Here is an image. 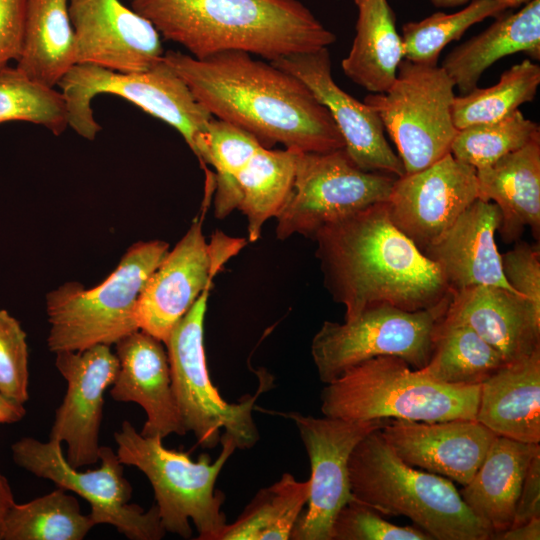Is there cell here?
I'll return each mask as SVG.
<instances>
[{"label": "cell", "instance_id": "1", "mask_svg": "<svg viewBox=\"0 0 540 540\" xmlns=\"http://www.w3.org/2000/svg\"><path fill=\"white\" fill-rule=\"evenodd\" d=\"M164 61L217 119L242 128L266 148L304 152L345 147L327 108L296 76L242 50L197 59L169 50Z\"/></svg>", "mask_w": 540, "mask_h": 540}, {"label": "cell", "instance_id": "32", "mask_svg": "<svg viewBox=\"0 0 540 540\" xmlns=\"http://www.w3.org/2000/svg\"><path fill=\"white\" fill-rule=\"evenodd\" d=\"M310 482L290 473L261 489L241 515L226 524L216 540H288L308 501Z\"/></svg>", "mask_w": 540, "mask_h": 540}, {"label": "cell", "instance_id": "30", "mask_svg": "<svg viewBox=\"0 0 540 540\" xmlns=\"http://www.w3.org/2000/svg\"><path fill=\"white\" fill-rule=\"evenodd\" d=\"M298 151L261 146L238 173L237 209L247 220L249 242L259 239L266 221L275 218L287 201L293 188Z\"/></svg>", "mask_w": 540, "mask_h": 540}, {"label": "cell", "instance_id": "16", "mask_svg": "<svg viewBox=\"0 0 540 540\" xmlns=\"http://www.w3.org/2000/svg\"><path fill=\"white\" fill-rule=\"evenodd\" d=\"M477 198L476 169L448 153L396 178L386 204L392 223L423 252Z\"/></svg>", "mask_w": 540, "mask_h": 540}, {"label": "cell", "instance_id": "6", "mask_svg": "<svg viewBox=\"0 0 540 540\" xmlns=\"http://www.w3.org/2000/svg\"><path fill=\"white\" fill-rule=\"evenodd\" d=\"M114 439L122 464L138 468L149 480L166 532L189 539L192 521L197 539L216 540L227 522L222 511L225 497L215 484L237 449L229 434L222 433V449L214 462L208 454L193 461L189 454L165 447L161 437L143 436L127 420L114 433Z\"/></svg>", "mask_w": 540, "mask_h": 540}, {"label": "cell", "instance_id": "11", "mask_svg": "<svg viewBox=\"0 0 540 540\" xmlns=\"http://www.w3.org/2000/svg\"><path fill=\"white\" fill-rule=\"evenodd\" d=\"M450 299L419 311L381 304L344 323L323 322L311 342L319 379L330 383L348 369L378 356H396L414 369L423 368L431 356L434 330Z\"/></svg>", "mask_w": 540, "mask_h": 540}, {"label": "cell", "instance_id": "40", "mask_svg": "<svg viewBox=\"0 0 540 540\" xmlns=\"http://www.w3.org/2000/svg\"><path fill=\"white\" fill-rule=\"evenodd\" d=\"M28 388L26 333L14 317L0 309V394L24 405L29 399Z\"/></svg>", "mask_w": 540, "mask_h": 540}, {"label": "cell", "instance_id": "5", "mask_svg": "<svg viewBox=\"0 0 540 540\" xmlns=\"http://www.w3.org/2000/svg\"><path fill=\"white\" fill-rule=\"evenodd\" d=\"M480 385L435 381L396 356L364 361L327 383L324 416L353 421L397 419L436 422L475 419Z\"/></svg>", "mask_w": 540, "mask_h": 540}, {"label": "cell", "instance_id": "8", "mask_svg": "<svg viewBox=\"0 0 540 540\" xmlns=\"http://www.w3.org/2000/svg\"><path fill=\"white\" fill-rule=\"evenodd\" d=\"M168 251L165 241H139L127 249L116 269L96 287L85 289L78 282H68L49 292V350L57 353L111 345L139 330L138 297Z\"/></svg>", "mask_w": 540, "mask_h": 540}, {"label": "cell", "instance_id": "3", "mask_svg": "<svg viewBox=\"0 0 540 540\" xmlns=\"http://www.w3.org/2000/svg\"><path fill=\"white\" fill-rule=\"evenodd\" d=\"M164 39L202 59L242 50L270 62L328 48L336 35L298 0H129Z\"/></svg>", "mask_w": 540, "mask_h": 540}, {"label": "cell", "instance_id": "38", "mask_svg": "<svg viewBox=\"0 0 540 540\" xmlns=\"http://www.w3.org/2000/svg\"><path fill=\"white\" fill-rule=\"evenodd\" d=\"M538 135L539 124L517 109L501 120L457 130L450 153L457 160L479 169L522 148Z\"/></svg>", "mask_w": 540, "mask_h": 540}, {"label": "cell", "instance_id": "23", "mask_svg": "<svg viewBox=\"0 0 540 540\" xmlns=\"http://www.w3.org/2000/svg\"><path fill=\"white\" fill-rule=\"evenodd\" d=\"M445 316L474 330L506 363L540 349V310L509 289L478 285L452 292Z\"/></svg>", "mask_w": 540, "mask_h": 540}, {"label": "cell", "instance_id": "9", "mask_svg": "<svg viewBox=\"0 0 540 540\" xmlns=\"http://www.w3.org/2000/svg\"><path fill=\"white\" fill-rule=\"evenodd\" d=\"M211 288L201 293L164 343L172 389L183 425L187 432L194 434L201 447H216L223 430L234 439L237 449H250L259 440L252 413L266 383L261 382L254 395L248 394L238 403H229L211 382L203 341L204 319Z\"/></svg>", "mask_w": 540, "mask_h": 540}, {"label": "cell", "instance_id": "46", "mask_svg": "<svg viewBox=\"0 0 540 540\" xmlns=\"http://www.w3.org/2000/svg\"><path fill=\"white\" fill-rule=\"evenodd\" d=\"M14 503L11 486L6 477L0 472V529L6 513Z\"/></svg>", "mask_w": 540, "mask_h": 540}, {"label": "cell", "instance_id": "22", "mask_svg": "<svg viewBox=\"0 0 540 540\" xmlns=\"http://www.w3.org/2000/svg\"><path fill=\"white\" fill-rule=\"evenodd\" d=\"M500 223L498 206L477 198L422 252L440 270L451 292L478 285L516 292L502 272L495 241Z\"/></svg>", "mask_w": 540, "mask_h": 540}, {"label": "cell", "instance_id": "28", "mask_svg": "<svg viewBox=\"0 0 540 540\" xmlns=\"http://www.w3.org/2000/svg\"><path fill=\"white\" fill-rule=\"evenodd\" d=\"M357 7L356 34L342 60L345 75L368 92H386L403 60L402 39L388 0H353Z\"/></svg>", "mask_w": 540, "mask_h": 540}, {"label": "cell", "instance_id": "21", "mask_svg": "<svg viewBox=\"0 0 540 540\" xmlns=\"http://www.w3.org/2000/svg\"><path fill=\"white\" fill-rule=\"evenodd\" d=\"M163 342L143 331H134L116 345L119 369L110 395L117 402H134L146 413L143 436L162 439L185 435L171 382L167 350Z\"/></svg>", "mask_w": 540, "mask_h": 540}, {"label": "cell", "instance_id": "37", "mask_svg": "<svg viewBox=\"0 0 540 540\" xmlns=\"http://www.w3.org/2000/svg\"><path fill=\"white\" fill-rule=\"evenodd\" d=\"M10 121L40 125L56 136L69 127L62 93L7 65L0 68V125Z\"/></svg>", "mask_w": 540, "mask_h": 540}, {"label": "cell", "instance_id": "31", "mask_svg": "<svg viewBox=\"0 0 540 540\" xmlns=\"http://www.w3.org/2000/svg\"><path fill=\"white\" fill-rule=\"evenodd\" d=\"M502 355L467 325L445 315L433 333L428 363L416 369L450 385H480L505 364Z\"/></svg>", "mask_w": 540, "mask_h": 540}, {"label": "cell", "instance_id": "7", "mask_svg": "<svg viewBox=\"0 0 540 540\" xmlns=\"http://www.w3.org/2000/svg\"><path fill=\"white\" fill-rule=\"evenodd\" d=\"M68 126L87 140H94L101 126L92 101L99 94L119 96L175 128L199 160L205 186L215 174L205 164L206 137L213 116L195 98L183 79L162 59L141 72H117L91 64H76L58 83Z\"/></svg>", "mask_w": 540, "mask_h": 540}, {"label": "cell", "instance_id": "14", "mask_svg": "<svg viewBox=\"0 0 540 540\" xmlns=\"http://www.w3.org/2000/svg\"><path fill=\"white\" fill-rule=\"evenodd\" d=\"M204 213L193 221L145 283L136 304L143 330L165 343L201 293L213 285L223 265L247 243L217 231L208 243L202 232Z\"/></svg>", "mask_w": 540, "mask_h": 540}, {"label": "cell", "instance_id": "15", "mask_svg": "<svg viewBox=\"0 0 540 540\" xmlns=\"http://www.w3.org/2000/svg\"><path fill=\"white\" fill-rule=\"evenodd\" d=\"M291 419L306 449L311 476L307 509L298 517L290 539L331 540L333 521L339 510L354 499L348 463L355 446L390 419L353 421L298 412Z\"/></svg>", "mask_w": 540, "mask_h": 540}, {"label": "cell", "instance_id": "35", "mask_svg": "<svg viewBox=\"0 0 540 540\" xmlns=\"http://www.w3.org/2000/svg\"><path fill=\"white\" fill-rule=\"evenodd\" d=\"M511 9L496 0H473L462 10L434 13L420 21L402 26L403 59L416 64L437 65L442 50L474 24L489 17H499Z\"/></svg>", "mask_w": 540, "mask_h": 540}, {"label": "cell", "instance_id": "2", "mask_svg": "<svg viewBox=\"0 0 540 540\" xmlns=\"http://www.w3.org/2000/svg\"><path fill=\"white\" fill-rule=\"evenodd\" d=\"M312 240L324 286L345 320L387 304L426 310L451 297L440 270L391 221L386 202L320 228Z\"/></svg>", "mask_w": 540, "mask_h": 540}, {"label": "cell", "instance_id": "39", "mask_svg": "<svg viewBox=\"0 0 540 540\" xmlns=\"http://www.w3.org/2000/svg\"><path fill=\"white\" fill-rule=\"evenodd\" d=\"M412 526H398L386 521L371 506L354 498L337 513L331 529V540H431Z\"/></svg>", "mask_w": 540, "mask_h": 540}, {"label": "cell", "instance_id": "34", "mask_svg": "<svg viewBox=\"0 0 540 540\" xmlns=\"http://www.w3.org/2000/svg\"><path fill=\"white\" fill-rule=\"evenodd\" d=\"M540 85V66L530 59L505 70L493 86L455 96L451 113L457 130L501 120L534 100Z\"/></svg>", "mask_w": 540, "mask_h": 540}, {"label": "cell", "instance_id": "33", "mask_svg": "<svg viewBox=\"0 0 540 540\" xmlns=\"http://www.w3.org/2000/svg\"><path fill=\"white\" fill-rule=\"evenodd\" d=\"M94 526L76 497L58 487L29 502H15L2 522L0 540H82Z\"/></svg>", "mask_w": 540, "mask_h": 540}, {"label": "cell", "instance_id": "20", "mask_svg": "<svg viewBox=\"0 0 540 540\" xmlns=\"http://www.w3.org/2000/svg\"><path fill=\"white\" fill-rule=\"evenodd\" d=\"M380 433L405 463L463 486L472 479L497 436L475 419H390Z\"/></svg>", "mask_w": 540, "mask_h": 540}, {"label": "cell", "instance_id": "18", "mask_svg": "<svg viewBox=\"0 0 540 540\" xmlns=\"http://www.w3.org/2000/svg\"><path fill=\"white\" fill-rule=\"evenodd\" d=\"M76 64L141 72L162 61L160 34L120 0H69Z\"/></svg>", "mask_w": 540, "mask_h": 540}, {"label": "cell", "instance_id": "36", "mask_svg": "<svg viewBox=\"0 0 540 540\" xmlns=\"http://www.w3.org/2000/svg\"><path fill=\"white\" fill-rule=\"evenodd\" d=\"M261 146L255 136L238 126L217 118L210 121L205 164L214 168L215 191L212 200L215 217L225 218L237 209L240 200L237 175Z\"/></svg>", "mask_w": 540, "mask_h": 540}, {"label": "cell", "instance_id": "13", "mask_svg": "<svg viewBox=\"0 0 540 540\" xmlns=\"http://www.w3.org/2000/svg\"><path fill=\"white\" fill-rule=\"evenodd\" d=\"M14 462L29 473L52 481L90 505L89 516L97 524H109L131 540H159L166 531L158 509L145 511L130 504L132 486L124 476L123 464L111 447L100 446L97 469L79 471L67 461L61 443L23 437L11 446Z\"/></svg>", "mask_w": 540, "mask_h": 540}, {"label": "cell", "instance_id": "19", "mask_svg": "<svg viewBox=\"0 0 540 540\" xmlns=\"http://www.w3.org/2000/svg\"><path fill=\"white\" fill-rule=\"evenodd\" d=\"M271 63L299 78L329 111L352 161L362 170L395 177L405 175L399 156L384 135L378 114L333 80L328 48L292 54Z\"/></svg>", "mask_w": 540, "mask_h": 540}, {"label": "cell", "instance_id": "43", "mask_svg": "<svg viewBox=\"0 0 540 540\" xmlns=\"http://www.w3.org/2000/svg\"><path fill=\"white\" fill-rule=\"evenodd\" d=\"M535 517H540V454L534 456L530 462L510 527L518 526Z\"/></svg>", "mask_w": 540, "mask_h": 540}, {"label": "cell", "instance_id": "24", "mask_svg": "<svg viewBox=\"0 0 540 540\" xmlns=\"http://www.w3.org/2000/svg\"><path fill=\"white\" fill-rule=\"evenodd\" d=\"M476 420L497 436L540 442V349L480 384Z\"/></svg>", "mask_w": 540, "mask_h": 540}, {"label": "cell", "instance_id": "45", "mask_svg": "<svg viewBox=\"0 0 540 540\" xmlns=\"http://www.w3.org/2000/svg\"><path fill=\"white\" fill-rule=\"evenodd\" d=\"M26 414L23 404L13 402L0 394V424H13Z\"/></svg>", "mask_w": 540, "mask_h": 540}, {"label": "cell", "instance_id": "12", "mask_svg": "<svg viewBox=\"0 0 540 540\" xmlns=\"http://www.w3.org/2000/svg\"><path fill=\"white\" fill-rule=\"evenodd\" d=\"M396 178L360 169L345 148L298 151L292 191L275 217L277 239H312L325 225L387 202Z\"/></svg>", "mask_w": 540, "mask_h": 540}, {"label": "cell", "instance_id": "17", "mask_svg": "<svg viewBox=\"0 0 540 540\" xmlns=\"http://www.w3.org/2000/svg\"><path fill=\"white\" fill-rule=\"evenodd\" d=\"M55 354L56 368L67 389L49 439L65 443L67 461L79 469L99 461L104 392L116 378L119 361L106 344Z\"/></svg>", "mask_w": 540, "mask_h": 540}, {"label": "cell", "instance_id": "29", "mask_svg": "<svg viewBox=\"0 0 540 540\" xmlns=\"http://www.w3.org/2000/svg\"><path fill=\"white\" fill-rule=\"evenodd\" d=\"M76 65L69 0H28L24 42L16 67L54 88Z\"/></svg>", "mask_w": 540, "mask_h": 540}, {"label": "cell", "instance_id": "10", "mask_svg": "<svg viewBox=\"0 0 540 540\" xmlns=\"http://www.w3.org/2000/svg\"><path fill=\"white\" fill-rule=\"evenodd\" d=\"M454 88L441 66L403 59L392 86L364 98L393 140L405 174L420 171L450 153L457 133L451 113Z\"/></svg>", "mask_w": 540, "mask_h": 540}, {"label": "cell", "instance_id": "26", "mask_svg": "<svg viewBox=\"0 0 540 540\" xmlns=\"http://www.w3.org/2000/svg\"><path fill=\"white\" fill-rule=\"evenodd\" d=\"M523 52L540 59V0L503 13L484 31L453 48L441 67L462 94L477 87L482 74L506 56Z\"/></svg>", "mask_w": 540, "mask_h": 540}, {"label": "cell", "instance_id": "27", "mask_svg": "<svg viewBox=\"0 0 540 540\" xmlns=\"http://www.w3.org/2000/svg\"><path fill=\"white\" fill-rule=\"evenodd\" d=\"M537 454L539 443L496 436L472 479L459 491L494 536L511 526L526 472Z\"/></svg>", "mask_w": 540, "mask_h": 540}, {"label": "cell", "instance_id": "44", "mask_svg": "<svg viewBox=\"0 0 540 540\" xmlns=\"http://www.w3.org/2000/svg\"><path fill=\"white\" fill-rule=\"evenodd\" d=\"M493 538L501 540H539L540 539V517H535L529 521L496 534Z\"/></svg>", "mask_w": 540, "mask_h": 540}, {"label": "cell", "instance_id": "4", "mask_svg": "<svg viewBox=\"0 0 540 540\" xmlns=\"http://www.w3.org/2000/svg\"><path fill=\"white\" fill-rule=\"evenodd\" d=\"M348 470L354 498L380 514L408 517L432 539L488 540L494 536L450 479L405 463L380 430L355 446Z\"/></svg>", "mask_w": 540, "mask_h": 540}, {"label": "cell", "instance_id": "42", "mask_svg": "<svg viewBox=\"0 0 540 540\" xmlns=\"http://www.w3.org/2000/svg\"><path fill=\"white\" fill-rule=\"evenodd\" d=\"M28 0H0V68L18 61L24 42Z\"/></svg>", "mask_w": 540, "mask_h": 540}, {"label": "cell", "instance_id": "41", "mask_svg": "<svg viewBox=\"0 0 540 540\" xmlns=\"http://www.w3.org/2000/svg\"><path fill=\"white\" fill-rule=\"evenodd\" d=\"M501 266L507 283L540 310V251L525 241L501 254Z\"/></svg>", "mask_w": 540, "mask_h": 540}, {"label": "cell", "instance_id": "25", "mask_svg": "<svg viewBox=\"0 0 540 540\" xmlns=\"http://www.w3.org/2000/svg\"><path fill=\"white\" fill-rule=\"evenodd\" d=\"M479 198L501 213L498 229L506 243L520 240L526 227L540 237V135L493 164L476 169Z\"/></svg>", "mask_w": 540, "mask_h": 540}, {"label": "cell", "instance_id": "47", "mask_svg": "<svg viewBox=\"0 0 540 540\" xmlns=\"http://www.w3.org/2000/svg\"><path fill=\"white\" fill-rule=\"evenodd\" d=\"M432 4L440 8H452L466 4L469 0H430ZM507 4L510 8H517L530 0H496Z\"/></svg>", "mask_w": 540, "mask_h": 540}]
</instances>
